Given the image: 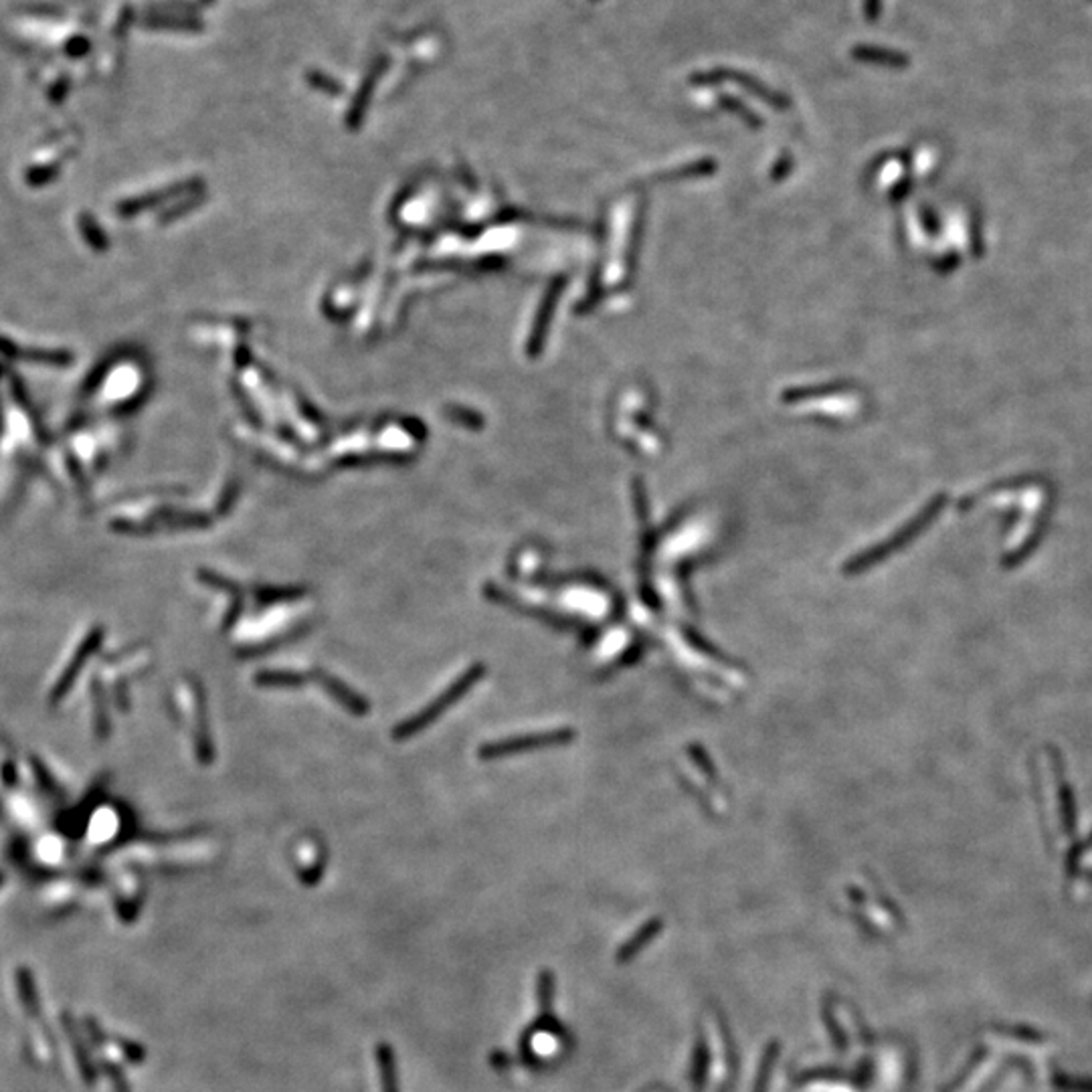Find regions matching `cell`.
Masks as SVG:
<instances>
[{
  "label": "cell",
  "instance_id": "obj_1",
  "mask_svg": "<svg viewBox=\"0 0 1092 1092\" xmlns=\"http://www.w3.org/2000/svg\"><path fill=\"white\" fill-rule=\"evenodd\" d=\"M484 676V667L482 666H474L470 667V670L461 676V678L455 680L450 688L445 692H442L434 703H431L427 708H423L419 714H415L413 719H409L407 722H403L401 727L395 730V738H409L413 737L415 732H419L427 727V724L434 722L437 716H442L447 708H450L453 703H458L461 696H466L470 688L474 686L476 682L482 680Z\"/></svg>",
  "mask_w": 1092,
  "mask_h": 1092
},
{
  "label": "cell",
  "instance_id": "obj_2",
  "mask_svg": "<svg viewBox=\"0 0 1092 1092\" xmlns=\"http://www.w3.org/2000/svg\"><path fill=\"white\" fill-rule=\"evenodd\" d=\"M573 740V730L570 729H554L546 732H534V735H523L508 740H498V743L482 747L484 759H500V756L518 755L524 751H534V748L557 747Z\"/></svg>",
  "mask_w": 1092,
  "mask_h": 1092
},
{
  "label": "cell",
  "instance_id": "obj_3",
  "mask_svg": "<svg viewBox=\"0 0 1092 1092\" xmlns=\"http://www.w3.org/2000/svg\"><path fill=\"white\" fill-rule=\"evenodd\" d=\"M721 81H732V84H738L740 87H745L748 94H755L759 100L767 102L773 108L785 110L787 108V100L781 94L773 92L769 85H765L763 81H759L753 76H747L743 71H735V69H711V71H698L696 76H692V84L696 85H712V84H721Z\"/></svg>",
  "mask_w": 1092,
  "mask_h": 1092
},
{
  "label": "cell",
  "instance_id": "obj_4",
  "mask_svg": "<svg viewBox=\"0 0 1092 1092\" xmlns=\"http://www.w3.org/2000/svg\"><path fill=\"white\" fill-rule=\"evenodd\" d=\"M102 638H103V630H102V627H95V630L92 633H87V638L84 641H81V646L77 648L76 656H73V659L67 664V667H65L63 676L59 678V682L55 684L51 696H49V703H51L53 706L57 703H61V700L69 694V690L73 688V684H76V680H77V676L81 674V670H84L85 662H87L89 658L94 656V651L97 648H100Z\"/></svg>",
  "mask_w": 1092,
  "mask_h": 1092
},
{
  "label": "cell",
  "instance_id": "obj_5",
  "mask_svg": "<svg viewBox=\"0 0 1092 1092\" xmlns=\"http://www.w3.org/2000/svg\"><path fill=\"white\" fill-rule=\"evenodd\" d=\"M852 57L860 63L882 65V67H892V69H902L910 65V57L907 53L896 51V49H888V47H876V45H855L852 49Z\"/></svg>",
  "mask_w": 1092,
  "mask_h": 1092
},
{
  "label": "cell",
  "instance_id": "obj_6",
  "mask_svg": "<svg viewBox=\"0 0 1092 1092\" xmlns=\"http://www.w3.org/2000/svg\"><path fill=\"white\" fill-rule=\"evenodd\" d=\"M16 989H19V998L22 1001V1006L27 1007L29 1016L35 1017L40 1025H45L43 1007H40V999L37 996V988H35V977H32L29 967L16 969Z\"/></svg>",
  "mask_w": 1092,
  "mask_h": 1092
},
{
  "label": "cell",
  "instance_id": "obj_7",
  "mask_svg": "<svg viewBox=\"0 0 1092 1092\" xmlns=\"http://www.w3.org/2000/svg\"><path fill=\"white\" fill-rule=\"evenodd\" d=\"M63 1022H65V1032H67L69 1042H71V1048H76V1052H77V1056H79L77 1064H79V1070H81V1074H84L85 1082H94V1070H92V1066H89V1061H85V1056H84V1048H81L79 1034H77L76 1030H71L73 1025H71V1022H69V1016H63Z\"/></svg>",
  "mask_w": 1092,
  "mask_h": 1092
},
{
  "label": "cell",
  "instance_id": "obj_8",
  "mask_svg": "<svg viewBox=\"0 0 1092 1092\" xmlns=\"http://www.w3.org/2000/svg\"><path fill=\"white\" fill-rule=\"evenodd\" d=\"M259 684H270V686H293V684H301L304 678L298 674H283V672H264L257 676Z\"/></svg>",
  "mask_w": 1092,
  "mask_h": 1092
},
{
  "label": "cell",
  "instance_id": "obj_9",
  "mask_svg": "<svg viewBox=\"0 0 1092 1092\" xmlns=\"http://www.w3.org/2000/svg\"><path fill=\"white\" fill-rule=\"evenodd\" d=\"M721 103H722L724 110H729L732 113H738V116L747 121V124H753V126L759 124V118H756L753 112H748L747 108H743V103H740L738 100H735V97L722 95L721 97Z\"/></svg>",
  "mask_w": 1092,
  "mask_h": 1092
},
{
  "label": "cell",
  "instance_id": "obj_10",
  "mask_svg": "<svg viewBox=\"0 0 1092 1092\" xmlns=\"http://www.w3.org/2000/svg\"><path fill=\"white\" fill-rule=\"evenodd\" d=\"M882 14V0H864V16L870 22H876Z\"/></svg>",
  "mask_w": 1092,
  "mask_h": 1092
},
{
  "label": "cell",
  "instance_id": "obj_11",
  "mask_svg": "<svg viewBox=\"0 0 1092 1092\" xmlns=\"http://www.w3.org/2000/svg\"><path fill=\"white\" fill-rule=\"evenodd\" d=\"M3 882H4V876H3V874H0V886H3Z\"/></svg>",
  "mask_w": 1092,
  "mask_h": 1092
}]
</instances>
